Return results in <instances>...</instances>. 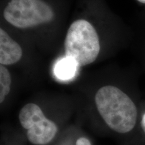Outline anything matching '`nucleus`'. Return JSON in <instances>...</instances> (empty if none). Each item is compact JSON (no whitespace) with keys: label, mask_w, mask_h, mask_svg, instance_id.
Segmentation results:
<instances>
[{"label":"nucleus","mask_w":145,"mask_h":145,"mask_svg":"<svg viewBox=\"0 0 145 145\" xmlns=\"http://www.w3.org/2000/svg\"><path fill=\"white\" fill-rule=\"evenodd\" d=\"M99 114L110 129L118 134H130L138 120V108L129 94L118 87L106 86L95 96Z\"/></svg>","instance_id":"obj_1"},{"label":"nucleus","mask_w":145,"mask_h":145,"mask_svg":"<svg viewBox=\"0 0 145 145\" xmlns=\"http://www.w3.org/2000/svg\"><path fill=\"white\" fill-rule=\"evenodd\" d=\"M65 48L67 57L75 60L79 67L94 62L100 50L95 29L85 20L72 22L67 34Z\"/></svg>","instance_id":"obj_2"},{"label":"nucleus","mask_w":145,"mask_h":145,"mask_svg":"<svg viewBox=\"0 0 145 145\" xmlns=\"http://www.w3.org/2000/svg\"><path fill=\"white\" fill-rule=\"evenodd\" d=\"M54 16L51 7L42 0H11L3 11L5 20L22 29L49 23Z\"/></svg>","instance_id":"obj_3"},{"label":"nucleus","mask_w":145,"mask_h":145,"mask_svg":"<svg viewBox=\"0 0 145 145\" xmlns=\"http://www.w3.org/2000/svg\"><path fill=\"white\" fill-rule=\"evenodd\" d=\"M19 120L23 128L28 130L27 137L32 144H48L57 133L58 127L55 123L46 118L36 104L25 105L20 111Z\"/></svg>","instance_id":"obj_4"},{"label":"nucleus","mask_w":145,"mask_h":145,"mask_svg":"<svg viewBox=\"0 0 145 145\" xmlns=\"http://www.w3.org/2000/svg\"><path fill=\"white\" fill-rule=\"evenodd\" d=\"M21 46L14 41L7 32L0 29V63L11 65L18 63L22 57Z\"/></svg>","instance_id":"obj_5"},{"label":"nucleus","mask_w":145,"mask_h":145,"mask_svg":"<svg viewBox=\"0 0 145 145\" xmlns=\"http://www.w3.org/2000/svg\"><path fill=\"white\" fill-rule=\"evenodd\" d=\"M79 65L71 58L65 57L61 58L54 66V75L61 81H69L77 75Z\"/></svg>","instance_id":"obj_6"},{"label":"nucleus","mask_w":145,"mask_h":145,"mask_svg":"<svg viewBox=\"0 0 145 145\" xmlns=\"http://www.w3.org/2000/svg\"><path fill=\"white\" fill-rule=\"evenodd\" d=\"M12 78L9 71L3 65L0 66V103L5 100L10 91Z\"/></svg>","instance_id":"obj_7"},{"label":"nucleus","mask_w":145,"mask_h":145,"mask_svg":"<svg viewBox=\"0 0 145 145\" xmlns=\"http://www.w3.org/2000/svg\"><path fill=\"white\" fill-rule=\"evenodd\" d=\"M76 145H91V144L86 138H80L76 142Z\"/></svg>","instance_id":"obj_8"},{"label":"nucleus","mask_w":145,"mask_h":145,"mask_svg":"<svg viewBox=\"0 0 145 145\" xmlns=\"http://www.w3.org/2000/svg\"><path fill=\"white\" fill-rule=\"evenodd\" d=\"M140 125L142 132L145 134V112H144V113L142 114V116H141Z\"/></svg>","instance_id":"obj_9"},{"label":"nucleus","mask_w":145,"mask_h":145,"mask_svg":"<svg viewBox=\"0 0 145 145\" xmlns=\"http://www.w3.org/2000/svg\"><path fill=\"white\" fill-rule=\"evenodd\" d=\"M137 1H138L139 2L142 3H144V4H145V0H137Z\"/></svg>","instance_id":"obj_10"}]
</instances>
